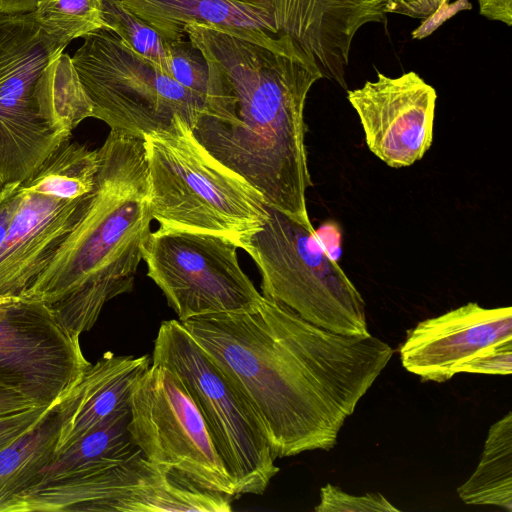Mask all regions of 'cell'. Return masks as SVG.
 I'll use <instances>...</instances> for the list:
<instances>
[{
  "label": "cell",
  "mask_w": 512,
  "mask_h": 512,
  "mask_svg": "<svg viewBox=\"0 0 512 512\" xmlns=\"http://www.w3.org/2000/svg\"><path fill=\"white\" fill-rule=\"evenodd\" d=\"M181 323L251 405L275 459L332 449L393 355L371 334L329 331L264 296Z\"/></svg>",
  "instance_id": "obj_1"
},
{
  "label": "cell",
  "mask_w": 512,
  "mask_h": 512,
  "mask_svg": "<svg viewBox=\"0 0 512 512\" xmlns=\"http://www.w3.org/2000/svg\"><path fill=\"white\" fill-rule=\"evenodd\" d=\"M183 32L208 66L203 105L191 125L196 140L269 206L313 226L304 110L323 78L317 65L204 24H188Z\"/></svg>",
  "instance_id": "obj_2"
},
{
  "label": "cell",
  "mask_w": 512,
  "mask_h": 512,
  "mask_svg": "<svg viewBox=\"0 0 512 512\" xmlns=\"http://www.w3.org/2000/svg\"><path fill=\"white\" fill-rule=\"evenodd\" d=\"M97 154L84 215L24 295L78 335L94 326L109 300L133 289L151 233L143 139L110 130Z\"/></svg>",
  "instance_id": "obj_3"
},
{
  "label": "cell",
  "mask_w": 512,
  "mask_h": 512,
  "mask_svg": "<svg viewBox=\"0 0 512 512\" xmlns=\"http://www.w3.org/2000/svg\"><path fill=\"white\" fill-rule=\"evenodd\" d=\"M166 41L204 24L276 53L314 62L322 77L347 88L352 41L386 22V0H119Z\"/></svg>",
  "instance_id": "obj_4"
},
{
  "label": "cell",
  "mask_w": 512,
  "mask_h": 512,
  "mask_svg": "<svg viewBox=\"0 0 512 512\" xmlns=\"http://www.w3.org/2000/svg\"><path fill=\"white\" fill-rule=\"evenodd\" d=\"M143 142L150 212L159 228L221 236L247 252L268 217L262 194L215 159L180 115Z\"/></svg>",
  "instance_id": "obj_5"
},
{
  "label": "cell",
  "mask_w": 512,
  "mask_h": 512,
  "mask_svg": "<svg viewBox=\"0 0 512 512\" xmlns=\"http://www.w3.org/2000/svg\"><path fill=\"white\" fill-rule=\"evenodd\" d=\"M268 217L247 254L258 267L262 296L306 321L349 336L370 335L365 302L313 226L267 204Z\"/></svg>",
  "instance_id": "obj_6"
},
{
  "label": "cell",
  "mask_w": 512,
  "mask_h": 512,
  "mask_svg": "<svg viewBox=\"0 0 512 512\" xmlns=\"http://www.w3.org/2000/svg\"><path fill=\"white\" fill-rule=\"evenodd\" d=\"M97 150L62 143L20 186L0 253V297H24L80 221L90 202Z\"/></svg>",
  "instance_id": "obj_7"
},
{
  "label": "cell",
  "mask_w": 512,
  "mask_h": 512,
  "mask_svg": "<svg viewBox=\"0 0 512 512\" xmlns=\"http://www.w3.org/2000/svg\"><path fill=\"white\" fill-rule=\"evenodd\" d=\"M151 359L183 381L237 495L263 494L279 467L264 428L242 393L178 320L161 323Z\"/></svg>",
  "instance_id": "obj_8"
},
{
  "label": "cell",
  "mask_w": 512,
  "mask_h": 512,
  "mask_svg": "<svg viewBox=\"0 0 512 512\" xmlns=\"http://www.w3.org/2000/svg\"><path fill=\"white\" fill-rule=\"evenodd\" d=\"M93 106L110 130L136 138L167 128L175 115L191 127L203 98L129 48L114 32L83 37L71 57Z\"/></svg>",
  "instance_id": "obj_9"
},
{
  "label": "cell",
  "mask_w": 512,
  "mask_h": 512,
  "mask_svg": "<svg viewBox=\"0 0 512 512\" xmlns=\"http://www.w3.org/2000/svg\"><path fill=\"white\" fill-rule=\"evenodd\" d=\"M64 50L31 13L0 14V191L28 180L71 139L50 127L37 96L47 67Z\"/></svg>",
  "instance_id": "obj_10"
},
{
  "label": "cell",
  "mask_w": 512,
  "mask_h": 512,
  "mask_svg": "<svg viewBox=\"0 0 512 512\" xmlns=\"http://www.w3.org/2000/svg\"><path fill=\"white\" fill-rule=\"evenodd\" d=\"M128 429L148 461L203 489L238 496L196 403L172 370L151 362L139 377L130 398Z\"/></svg>",
  "instance_id": "obj_11"
},
{
  "label": "cell",
  "mask_w": 512,
  "mask_h": 512,
  "mask_svg": "<svg viewBox=\"0 0 512 512\" xmlns=\"http://www.w3.org/2000/svg\"><path fill=\"white\" fill-rule=\"evenodd\" d=\"M238 247L208 233L158 228L142 246L147 276L178 321L256 307L263 296L241 269Z\"/></svg>",
  "instance_id": "obj_12"
},
{
  "label": "cell",
  "mask_w": 512,
  "mask_h": 512,
  "mask_svg": "<svg viewBox=\"0 0 512 512\" xmlns=\"http://www.w3.org/2000/svg\"><path fill=\"white\" fill-rule=\"evenodd\" d=\"M79 338L44 303L14 298L0 313V388L39 405L60 403L91 364Z\"/></svg>",
  "instance_id": "obj_13"
},
{
  "label": "cell",
  "mask_w": 512,
  "mask_h": 512,
  "mask_svg": "<svg viewBox=\"0 0 512 512\" xmlns=\"http://www.w3.org/2000/svg\"><path fill=\"white\" fill-rule=\"evenodd\" d=\"M368 149L387 166L409 167L421 160L434 138L437 94L418 73H378L373 81L347 90Z\"/></svg>",
  "instance_id": "obj_14"
},
{
  "label": "cell",
  "mask_w": 512,
  "mask_h": 512,
  "mask_svg": "<svg viewBox=\"0 0 512 512\" xmlns=\"http://www.w3.org/2000/svg\"><path fill=\"white\" fill-rule=\"evenodd\" d=\"M512 339V308L469 302L407 331L400 348L403 367L423 380L445 382L476 352Z\"/></svg>",
  "instance_id": "obj_15"
},
{
  "label": "cell",
  "mask_w": 512,
  "mask_h": 512,
  "mask_svg": "<svg viewBox=\"0 0 512 512\" xmlns=\"http://www.w3.org/2000/svg\"><path fill=\"white\" fill-rule=\"evenodd\" d=\"M149 355L134 357L106 352L58 405L56 454L62 453L112 416L130 409L132 390L150 366Z\"/></svg>",
  "instance_id": "obj_16"
},
{
  "label": "cell",
  "mask_w": 512,
  "mask_h": 512,
  "mask_svg": "<svg viewBox=\"0 0 512 512\" xmlns=\"http://www.w3.org/2000/svg\"><path fill=\"white\" fill-rule=\"evenodd\" d=\"M129 420L130 409L98 425L65 451L56 454L23 493L51 482L125 461L137 454L141 450L131 437L128 429Z\"/></svg>",
  "instance_id": "obj_17"
},
{
  "label": "cell",
  "mask_w": 512,
  "mask_h": 512,
  "mask_svg": "<svg viewBox=\"0 0 512 512\" xmlns=\"http://www.w3.org/2000/svg\"><path fill=\"white\" fill-rule=\"evenodd\" d=\"M466 504L492 505L512 511V413L488 431L481 459L466 482L457 488Z\"/></svg>",
  "instance_id": "obj_18"
},
{
  "label": "cell",
  "mask_w": 512,
  "mask_h": 512,
  "mask_svg": "<svg viewBox=\"0 0 512 512\" xmlns=\"http://www.w3.org/2000/svg\"><path fill=\"white\" fill-rule=\"evenodd\" d=\"M58 405L36 428L0 451V512H9L13 501L55 457Z\"/></svg>",
  "instance_id": "obj_19"
},
{
  "label": "cell",
  "mask_w": 512,
  "mask_h": 512,
  "mask_svg": "<svg viewBox=\"0 0 512 512\" xmlns=\"http://www.w3.org/2000/svg\"><path fill=\"white\" fill-rule=\"evenodd\" d=\"M37 96L42 116L59 134L71 137L80 122L93 116L92 103L64 52L47 67Z\"/></svg>",
  "instance_id": "obj_20"
},
{
  "label": "cell",
  "mask_w": 512,
  "mask_h": 512,
  "mask_svg": "<svg viewBox=\"0 0 512 512\" xmlns=\"http://www.w3.org/2000/svg\"><path fill=\"white\" fill-rule=\"evenodd\" d=\"M103 0H40L31 12L40 29L65 49L76 38L107 29Z\"/></svg>",
  "instance_id": "obj_21"
},
{
  "label": "cell",
  "mask_w": 512,
  "mask_h": 512,
  "mask_svg": "<svg viewBox=\"0 0 512 512\" xmlns=\"http://www.w3.org/2000/svg\"><path fill=\"white\" fill-rule=\"evenodd\" d=\"M102 14L107 30L168 75V42L154 28L126 9L119 0H103Z\"/></svg>",
  "instance_id": "obj_22"
},
{
  "label": "cell",
  "mask_w": 512,
  "mask_h": 512,
  "mask_svg": "<svg viewBox=\"0 0 512 512\" xmlns=\"http://www.w3.org/2000/svg\"><path fill=\"white\" fill-rule=\"evenodd\" d=\"M168 42V75L202 98L208 84V66L204 56L187 37Z\"/></svg>",
  "instance_id": "obj_23"
},
{
  "label": "cell",
  "mask_w": 512,
  "mask_h": 512,
  "mask_svg": "<svg viewBox=\"0 0 512 512\" xmlns=\"http://www.w3.org/2000/svg\"><path fill=\"white\" fill-rule=\"evenodd\" d=\"M316 512H398L380 493L351 495L341 488L327 483L320 489V502Z\"/></svg>",
  "instance_id": "obj_24"
},
{
  "label": "cell",
  "mask_w": 512,
  "mask_h": 512,
  "mask_svg": "<svg viewBox=\"0 0 512 512\" xmlns=\"http://www.w3.org/2000/svg\"><path fill=\"white\" fill-rule=\"evenodd\" d=\"M512 339L484 347L456 368L457 373L510 375Z\"/></svg>",
  "instance_id": "obj_25"
},
{
  "label": "cell",
  "mask_w": 512,
  "mask_h": 512,
  "mask_svg": "<svg viewBox=\"0 0 512 512\" xmlns=\"http://www.w3.org/2000/svg\"><path fill=\"white\" fill-rule=\"evenodd\" d=\"M56 405L39 406L0 415V451L36 428Z\"/></svg>",
  "instance_id": "obj_26"
},
{
  "label": "cell",
  "mask_w": 512,
  "mask_h": 512,
  "mask_svg": "<svg viewBox=\"0 0 512 512\" xmlns=\"http://www.w3.org/2000/svg\"><path fill=\"white\" fill-rule=\"evenodd\" d=\"M22 183L7 185L0 191V253L3 249L9 224L19 198Z\"/></svg>",
  "instance_id": "obj_27"
},
{
  "label": "cell",
  "mask_w": 512,
  "mask_h": 512,
  "mask_svg": "<svg viewBox=\"0 0 512 512\" xmlns=\"http://www.w3.org/2000/svg\"><path fill=\"white\" fill-rule=\"evenodd\" d=\"M387 13H398L413 18L427 17L440 5L441 0H386Z\"/></svg>",
  "instance_id": "obj_28"
},
{
  "label": "cell",
  "mask_w": 512,
  "mask_h": 512,
  "mask_svg": "<svg viewBox=\"0 0 512 512\" xmlns=\"http://www.w3.org/2000/svg\"><path fill=\"white\" fill-rule=\"evenodd\" d=\"M480 14L489 20L512 25V0H477Z\"/></svg>",
  "instance_id": "obj_29"
},
{
  "label": "cell",
  "mask_w": 512,
  "mask_h": 512,
  "mask_svg": "<svg viewBox=\"0 0 512 512\" xmlns=\"http://www.w3.org/2000/svg\"><path fill=\"white\" fill-rule=\"evenodd\" d=\"M39 406L43 405H39L17 392L0 388V415Z\"/></svg>",
  "instance_id": "obj_30"
},
{
  "label": "cell",
  "mask_w": 512,
  "mask_h": 512,
  "mask_svg": "<svg viewBox=\"0 0 512 512\" xmlns=\"http://www.w3.org/2000/svg\"><path fill=\"white\" fill-rule=\"evenodd\" d=\"M40 0H0V14H26L33 12Z\"/></svg>",
  "instance_id": "obj_31"
},
{
  "label": "cell",
  "mask_w": 512,
  "mask_h": 512,
  "mask_svg": "<svg viewBox=\"0 0 512 512\" xmlns=\"http://www.w3.org/2000/svg\"><path fill=\"white\" fill-rule=\"evenodd\" d=\"M15 297H0V313L3 311L7 303L13 300Z\"/></svg>",
  "instance_id": "obj_32"
}]
</instances>
